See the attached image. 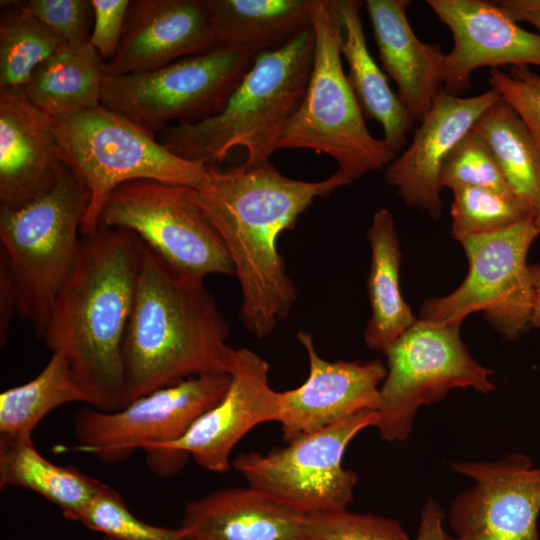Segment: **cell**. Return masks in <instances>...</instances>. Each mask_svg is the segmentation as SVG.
I'll return each instance as SVG.
<instances>
[{"instance_id":"10","label":"cell","mask_w":540,"mask_h":540,"mask_svg":"<svg viewBox=\"0 0 540 540\" xmlns=\"http://www.w3.org/2000/svg\"><path fill=\"white\" fill-rule=\"evenodd\" d=\"M387 374L380 387L376 428L388 442L406 440L422 405L445 399L454 388L484 394L496 389L492 370L480 365L460 338V325L418 319L384 354Z\"/></svg>"},{"instance_id":"29","label":"cell","mask_w":540,"mask_h":540,"mask_svg":"<svg viewBox=\"0 0 540 540\" xmlns=\"http://www.w3.org/2000/svg\"><path fill=\"white\" fill-rule=\"evenodd\" d=\"M491 149L505 179L519 198L540 209V147L516 111L502 98L472 127Z\"/></svg>"},{"instance_id":"33","label":"cell","mask_w":540,"mask_h":540,"mask_svg":"<svg viewBox=\"0 0 540 540\" xmlns=\"http://www.w3.org/2000/svg\"><path fill=\"white\" fill-rule=\"evenodd\" d=\"M440 184L442 189L475 187L490 189L508 197L516 196L491 149L473 128L447 156L442 166Z\"/></svg>"},{"instance_id":"3","label":"cell","mask_w":540,"mask_h":540,"mask_svg":"<svg viewBox=\"0 0 540 540\" xmlns=\"http://www.w3.org/2000/svg\"><path fill=\"white\" fill-rule=\"evenodd\" d=\"M143 244V243H142ZM230 325L203 280L177 273L143 245L121 357L124 406L208 373H231Z\"/></svg>"},{"instance_id":"9","label":"cell","mask_w":540,"mask_h":540,"mask_svg":"<svg viewBox=\"0 0 540 540\" xmlns=\"http://www.w3.org/2000/svg\"><path fill=\"white\" fill-rule=\"evenodd\" d=\"M99 225L131 231L184 276L235 275L229 252L193 188L151 179L124 182L110 194Z\"/></svg>"},{"instance_id":"30","label":"cell","mask_w":540,"mask_h":540,"mask_svg":"<svg viewBox=\"0 0 540 540\" xmlns=\"http://www.w3.org/2000/svg\"><path fill=\"white\" fill-rule=\"evenodd\" d=\"M64 42L20 1H1L0 91L22 89L36 67Z\"/></svg>"},{"instance_id":"15","label":"cell","mask_w":540,"mask_h":540,"mask_svg":"<svg viewBox=\"0 0 540 540\" xmlns=\"http://www.w3.org/2000/svg\"><path fill=\"white\" fill-rule=\"evenodd\" d=\"M451 467L474 481L448 509L453 540H540V468L527 455Z\"/></svg>"},{"instance_id":"11","label":"cell","mask_w":540,"mask_h":540,"mask_svg":"<svg viewBox=\"0 0 540 540\" xmlns=\"http://www.w3.org/2000/svg\"><path fill=\"white\" fill-rule=\"evenodd\" d=\"M539 234L529 220L458 240L468 258V274L449 295L425 300L419 319L461 325L469 314L481 311L503 336L519 337L531 325L534 294L527 255Z\"/></svg>"},{"instance_id":"25","label":"cell","mask_w":540,"mask_h":540,"mask_svg":"<svg viewBox=\"0 0 540 540\" xmlns=\"http://www.w3.org/2000/svg\"><path fill=\"white\" fill-rule=\"evenodd\" d=\"M371 266L367 280L371 316L364 332L366 346L383 354L417 322L402 297L399 283L401 250L392 213L381 208L367 230Z\"/></svg>"},{"instance_id":"16","label":"cell","mask_w":540,"mask_h":540,"mask_svg":"<svg viewBox=\"0 0 540 540\" xmlns=\"http://www.w3.org/2000/svg\"><path fill=\"white\" fill-rule=\"evenodd\" d=\"M309 362L299 387L278 392V420L289 443L364 411H377L387 368L379 360L327 361L316 351L312 335L296 333Z\"/></svg>"},{"instance_id":"36","label":"cell","mask_w":540,"mask_h":540,"mask_svg":"<svg viewBox=\"0 0 540 540\" xmlns=\"http://www.w3.org/2000/svg\"><path fill=\"white\" fill-rule=\"evenodd\" d=\"M21 7L64 41H87L93 24L91 0H28Z\"/></svg>"},{"instance_id":"24","label":"cell","mask_w":540,"mask_h":540,"mask_svg":"<svg viewBox=\"0 0 540 540\" xmlns=\"http://www.w3.org/2000/svg\"><path fill=\"white\" fill-rule=\"evenodd\" d=\"M322 0H205L218 46L279 48L313 26Z\"/></svg>"},{"instance_id":"20","label":"cell","mask_w":540,"mask_h":540,"mask_svg":"<svg viewBox=\"0 0 540 540\" xmlns=\"http://www.w3.org/2000/svg\"><path fill=\"white\" fill-rule=\"evenodd\" d=\"M62 165L51 117L22 89L0 91V207H19L49 189Z\"/></svg>"},{"instance_id":"43","label":"cell","mask_w":540,"mask_h":540,"mask_svg":"<svg viewBox=\"0 0 540 540\" xmlns=\"http://www.w3.org/2000/svg\"><path fill=\"white\" fill-rule=\"evenodd\" d=\"M93 540H112L106 536H101L100 538H97V539H93Z\"/></svg>"},{"instance_id":"1","label":"cell","mask_w":540,"mask_h":540,"mask_svg":"<svg viewBox=\"0 0 540 540\" xmlns=\"http://www.w3.org/2000/svg\"><path fill=\"white\" fill-rule=\"evenodd\" d=\"M208 169L209 181L195 189L196 200L232 260L242 291L240 319L252 335L265 338L287 317L297 295L278 250L280 234L294 228L315 198L345 184L334 174L314 182L292 179L270 162Z\"/></svg>"},{"instance_id":"38","label":"cell","mask_w":540,"mask_h":540,"mask_svg":"<svg viewBox=\"0 0 540 540\" xmlns=\"http://www.w3.org/2000/svg\"><path fill=\"white\" fill-rule=\"evenodd\" d=\"M445 513L433 499H428L421 510V518L415 540H453L444 529Z\"/></svg>"},{"instance_id":"39","label":"cell","mask_w":540,"mask_h":540,"mask_svg":"<svg viewBox=\"0 0 540 540\" xmlns=\"http://www.w3.org/2000/svg\"><path fill=\"white\" fill-rule=\"evenodd\" d=\"M533 285V311L531 325L540 328V263L530 265Z\"/></svg>"},{"instance_id":"40","label":"cell","mask_w":540,"mask_h":540,"mask_svg":"<svg viewBox=\"0 0 540 540\" xmlns=\"http://www.w3.org/2000/svg\"><path fill=\"white\" fill-rule=\"evenodd\" d=\"M496 3L508 13L540 10V0H503Z\"/></svg>"},{"instance_id":"23","label":"cell","mask_w":540,"mask_h":540,"mask_svg":"<svg viewBox=\"0 0 540 540\" xmlns=\"http://www.w3.org/2000/svg\"><path fill=\"white\" fill-rule=\"evenodd\" d=\"M361 6L358 0H328L338 27L340 52L348 64L347 80L364 117L381 124L383 140L397 154L405 147L415 120L368 50Z\"/></svg>"},{"instance_id":"22","label":"cell","mask_w":540,"mask_h":540,"mask_svg":"<svg viewBox=\"0 0 540 540\" xmlns=\"http://www.w3.org/2000/svg\"><path fill=\"white\" fill-rule=\"evenodd\" d=\"M410 0H367L365 6L378 47L379 61L393 79L398 96L421 122L442 87L445 53L439 44L422 42L407 17Z\"/></svg>"},{"instance_id":"32","label":"cell","mask_w":540,"mask_h":540,"mask_svg":"<svg viewBox=\"0 0 540 540\" xmlns=\"http://www.w3.org/2000/svg\"><path fill=\"white\" fill-rule=\"evenodd\" d=\"M77 522L112 540H186L180 526H156L134 516L121 494L105 483Z\"/></svg>"},{"instance_id":"34","label":"cell","mask_w":540,"mask_h":540,"mask_svg":"<svg viewBox=\"0 0 540 540\" xmlns=\"http://www.w3.org/2000/svg\"><path fill=\"white\" fill-rule=\"evenodd\" d=\"M307 540H411L400 522L347 509L308 514Z\"/></svg>"},{"instance_id":"8","label":"cell","mask_w":540,"mask_h":540,"mask_svg":"<svg viewBox=\"0 0 540 540\" xmlns=\"http://www.w3.org/2000/svg\"><path fill=\"white\" fill-rule=\"evenodd\" d=\"M257 54L218 47L147 72L104 75L101 105L154 136L172 125L196 123L223 110Z\"/></svg>"},{"instance_id":"41","label":"cell","mask_w":540,"mask_h":540,"mask_svg":"<svg viewBox=\"0 0 540 540\" xmlns=\"http://www.w3.org/2000/svg\"><path fill=\"white\" fill-rule=\"evenodd\" d=\"M505 13L516 22H527L540 31V10L520 13Z\"/></svg>"},{"instance_id":"37","label":"cell","mask_w":540,"mask_h":540,"mask_svg":"<svg viewBox=\"0 0 540 540\" xmlns=\"http://www.w3.org/2000/svg\"><path fill=\"white\" fill-rule=\"evenodd\" d=\"M130 4L129 0H91L93 24L89 41L104 62L119 49Z\"/></svg>"},{"instance_id":"13","label":"cell","mask_w":540,"mask_h":540,"mask_svg":"<svg viewBox=\"0 0 540 540\" xmlns=\"http://www.w3.org/2000/svg\"><path fill=\"white\" fill-rule=\"evenodd\" d=\"M229 373L193 376L139 397L116 411L84 407L75 412L70 449L91 454L106 465L119 464L141 449L148 457L181 438L220 401Z\"/></svg>"},{"instance_id":"14","label":"cell","mask_w":540,"mask_h":540,"mask_svg":"<svg viewBox=\"0 0 540 540\" xmlns=\"http://www.w3.org/2000/svg\"><path fill=\"white\" fill-rule=\"evenodd\" d=\"M231 381L223 397L178 440L146 457L152 473L169 478L191 457L215 473L230 469L237 443L255 426L278 420V392L269 383V365L257 353L236 349Z\"/></svg>"},{"instance_id":"28","label":"cell","mask_w":540,"mask_h":540,"mask_svg":"<svg viewBox=\"0 0 540 540\" xmlns=\"http://www.w3.org/2000/svg\"><path fill=\"white\" fill-rule=\"evenodd\" d=\"M71 402L90 406L89 396L68 361L52 352L36 377L0 394V436L30 439L46 415Z\"/></svg>"},{"instance_id":"6","label":"cell","mask_w":540,"mask_h":540,"mask_svg":"<svg viewBox=\"0 0 540 540\" xmlns=\"http://www.w3.org/2000/svg\"><path fill=\"white\" fill-rule=\"evenodd\" d=\"M51 121L62 162L89 194L81 235L98 228L106 201L124 182L151 179L199 190L209 181L208 165L176 155L156 136L102 105Z\"/></svg>"},{"instance_id":"7","label":"cell","mask_w":540,"mask_h":540,"mask_svg":"<svg viewBox=\"0 0 540 540\" xmlns=\"http://www.w3.org/2000/svg\"><path fill=\"white\" fill-rule=\"evenodd\" d=\"M315 49L305 95L277 144V149H309L332 157L334 173L345 186L387 167L396 153L369 132L365 117L341 62L339 32L322 3L313 21Z\"/></svg>"},{"instance_id":"19","label":"cell","mask_w":540,"mask_h":540,"mask_svg":"<svg viewBox=\"0 0 540 540\" xmlns=\"http://www.w3.org/2000/svg\"><path fill=\"white\" fill-rule=\"evenodd\" d=\"M205 0L131 1L116 55L104 75L147 72L218 48Z\"/></svg>"},{"instance_id":"31","label":"cell","mask_w":540,"mask_h":540,"mask_svg":"<svg viewBox=\"0 0 540 540\" xmlns=\"http://www.w3.org/2000/svg\"><path fill=\"white\" fill-rule=\"evenodd\" d=\"M452 235L456 240L489 234L533 220L537 210L527 201L490 189L458 187L452 190Z\"/></svg>"},{"instance_id":"5","label":"cell","mask_w":540,"mask_h":540,"mask_svg":"<svg viewBox=\"0 0 540 540\" xmlns=\"http://www.w3.org/2000/svg\"><path fill=\"white\" fill-rule=\"evenodd\" d=\"M88 200L84 185L63 163L49 189L19 207H0V288L41 339L75 266Z\"/></svg>"},{"instance_id":"42","label":"cell","mask_w":540,"mask_h":540,"mask_svg":"<svg viewBox=\"0 0 540 540\" xmlns=\"http://www.w3.org/2000/svg\"><path fill=\"white\" fill-rule=\"evenodd\" d=\"M533 223H534L535 227L537 228V230L540 233V209L537 212L536 216L534 217Z\"/></svg>"},{"instance_id":"21","label":"cell","mask_w":540,"mask_h":540,"mask_svg":"<svg viewBox=\"0 0 540 540\" xmlns=\"http://www.w3.org/2000/svg\"><path fill=\"white\" fill-rule=\"evenodd\" d=\"M304 514L250 487L222 488L188 502L186 540H307Z\"/></svg>"},{"instance_id":"4","label":"cell","mask_w":540,"mask_h":540,"mask_svg":"<svg viewBox=\"0 0 540 540\" xmlns=\"http://www.w3.org/2000/svg\"><path fill=\"white\" fill-rule=\"evenodd\" d=\"M313 26L285 45L259 52L217 115L165 128L157 140L176 155L204 165L223 161L234 148L246 150V169L269 163L310 79Z\"/></svg>"},{"instance_id":"18","label":"cell","mask_w":540,"mask_h":540,"mask_svg":"<svg viewBox=\"0 0 540 540\" xmlns=\"http://www.w3.org/2000/svg\"><path fill=\"white\" fill-rule=\"evenodd\" d=\"M499 98L492 89L472 97H456L440 90L410 145L384 170L386 183L397 189L407 206L435 220L441 217L442 166L455 145Z\"/></svg>"},{"instance_id":"12","label":"cell","mask_w":540,"mask_h":540,"mask_svg":"<svg viewBox=\"0 0 540 540\" xmlns=\"http://www.w3.org/2000/svg\"><path fill=\"white\" fill-rule=\"evenodd\" d=\"M378 420L377 411H364L266 454L241 453L232 466L248 486L304 514L345 510L358 482L356 473L343 467L345 450Z\"/></svg>"},{"instance_id":"26","label":"cell","mask_w":540,"mask_h":540,"mask_svg":"<svg viewBox=\"0 0 540 540\" xmlns=\"http://www.w3.org/2000/svg\"><path fill=\"white\" fill-rule=\"evenodd\" d=\"M104 64L90 41H65L31 74L22 90L49 116L101 105Z\"/></svg>"},{"instance_id":"2","label":"cell","mask_w":540,"mask_h":540,"mask_svg":"<svg viewBox=\"0 0 540 540\" xmlns=\"http://www.w3.org/2000/svg\"><path fill=\"white\" fill-rule=\"evenodd\" d=\"M142 256V242L126 229L99 225L81 235L75 266L42 337L68 361L90 407L101 411L124 407L121 349Z\"/></svg>"},{"instance_id":"17","label":"cell","mask_w":540,"mask_h":540,"mask_svg":"<svg viewBox=\"0 0 540 540\" xmlns=\"http://www.w3.org/2000/svg\"><path fill=\"white\" fill-rule=\"evenodd\" d=\"M426 3L453 37V48L444 56L441 73L447 94L460 97L471 88L472 73L481 67L540 66V33L520 27L496 2L427 0Z\"/></svg>"},{"instance_id":"27","label":"cell","mask_w":540,"mask_h":540,"mask_svg":"<svg viewBox=\"0 0 540 540\" xmlns=\"http://www.w3.org/2000/svg\"><path fill=\"white\" fill-rule=\"evenodd\" d=\"M103 482L75 467L57 465L35 448L32 438L0 436V488L32 491L57 506L62 515L78 521Z\"/></svg>"},{"instance_id":"35","label":"cell","mask_w":540,"mask_h":540,"mask_svg":"<svg viewBox=\"0 0 540 540\" xmlns=\"http://www.w3.org/2000/svg\"><path fill=\"white\" fill-rule=\"evenodd\" d=\"M487 82L516 111L540 147V75L528 65L510 66L507 71L490 68Z\"/></svg>"}]
</instances>
